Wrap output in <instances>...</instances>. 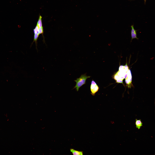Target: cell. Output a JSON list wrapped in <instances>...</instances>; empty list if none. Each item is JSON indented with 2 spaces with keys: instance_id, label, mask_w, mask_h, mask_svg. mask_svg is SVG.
I'll use <instances>...</instances> for the list:
<instances>
[{
  "instance_id": "cell-1",
  "label": "cell",
  "mask_w": 155,
  "mask_h": 155,
  "mask_svg": "<svg viewBox=\"0 0 155 155\" xmlns=\"http://www.w3.org/2000/svg\"><path fill=\"white\" fill-rule=\"evenodd\" d=\"M103 101L104 103L102 111L101 119L99 125L95 129L94 132L91 138V142H93L94 140L96 134L100 130V127L102 125H104L107 131L108 147L110 150L112 155H114V150L111 143V122L117 106L111 103L107 98L104 100Z\"/></svg>"
},
{
  "instance_id": "cell-2",
  "label": "cell",
  "mask_w": 155,
  "mask_h": 155,
  "mask_svg": "<svg viewBox=\"0 0 155 155\" xmlns=\"http://www.w3.org/2000/svg\"><path fill=\"white\" fill-rule=\"evenodd\" d=\"M125 53L126 51L125 49L122 46H119L115 62L111 70V73L116 78L118 82H123L127 80L125 65Z\"/></svg>"
},
{
  "instance_id": "cell-3",
  "label": "cell",
  "mask_w": 155,
  "mask_h": 155,
  "mask_svg": "<svg viewBox=\"0 0 155 155\" xmlns=\"http://www.w3.org/2000/svg\"><path fill=\"white\" fill-rule=\"evenodd\" d=\"M118 83L116 78L110 72L105 85L106 98L116 106L119 104L117 99L116 91Z\"/></svg>"
},
{
  "instance_id": "cell-4",
  "label": "cell",
  "mask_w": 155,
  "mask_h": 155,
  "mask_svg": "<svg viewBox=\"0 0 155 155\" xmlns=\"http://www.w3.org/2000/svg\"><path fill=\"white\" fill-rule=\"evenodd\" d=\"M117 97L118 102H128L130 100V90L127 80L122 82H118L116 87Z\"/></svg>"
}]
</instances>
